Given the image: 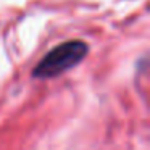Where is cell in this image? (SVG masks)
I'll list each match as a JSON object with an SVG mask.
<instances>
[{"instance_id": "obj_1", "label": "cell", "mask_w": 150, "mask_h": 150, "mask_svg": "<svg viewBox=\"0 0 150 150\" xmlns=\"http://www.w3.org/2000/svg\"><path fill=\"white\" fill-rule=\"evenodd\" d=\"M89 45L82 40H68L52 49L34 68L33 76L39 79H49L74 68L84 60Z\"/></svg>"}]
</instances>
